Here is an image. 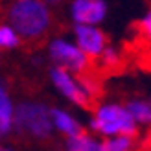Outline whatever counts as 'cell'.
Returning a JSON list of instances; mask_svg holds the SVG:
<instances>
[{
    "label": "cell",
    "instance_id": "cell-1",
    "mask_svg": "<svg viewBox=\"0 0 151 151\" xmlns=\"http://www.w3.org/2000/svg\"><path fill=\"white\" fill-rule=\"evenodd\" d=\"M9 22L13 32L20 33L24 39H35L42 35L50 26V11L42 2L35 0H20L15 2L9 9Z\"/></svg>",
    "mask_w": 151,
    "mask_h": 151
},
{
    "label": "cell",
    "instance_id": "cell-2",
    "mask_svg": "<svg viewBox=\"0 0 151 151\" xmlns=\"http://www.w3.org/2000/svg\"><path fill=\"white\" fill-rule=\"evenodd\" d=\"M13 125L20 133H29L37 138H46L52 133L50 111L41 103L24 101L17 109H13Z\"/></svg>",
    "mask_w": 151,
    "mask_h": 151
},
{
    "label": "cell",
    "instance_id": "cell-3",
    "mask_svg": "<svg viewBox=\"0 0 151 151\" xmlns=\"http://www.w3.org/2000/svg\"><path fill=\"white\" fill-rule=\"evenodd\" d=\"M90 127L101 134H120V137H127V138L137 137V122L120 105L100 107Z\"/></svg>",
    "mask_w": 151,
    "mask_h": 151
},
{
    "label": "cell",
    "instance_id": "cell-4",
    "mask_svg": "<svg viewBox=\"0 0 151 151\" xmlns=\"http://www.w3.org/2000/svg\"><path fill=\"white\" fill-rule=\"evenodd\" d=\"M50 55L59 65V68H63V70L68 68L76 74L87 72V65H88L87 55L78 46H74V44L66 42L63 39H55L50 44Z\"/></svg>",
    "mask_w": 151,
    "mask_h": 151
},
{
    "label": "cell",
    "instance_id": "cell-5",
    "mask_svg": "<svg viewBox=\"0 0 151 151\" xmlns=\"http://www.w3.org/2000/svg\"><path fill=\"white\" fill-rule=\"evenodd\" d=\"M52 79H54L55 87L61 90V92L68 98V100H72L74 103L81 105V107H90V105H92L88 94L81 88V85L66 70L59 68V66H57V68H54V70H52Z\"/></svg>",
    "mask_w": 151,
    "mask_h": 151
},
{
    "label": "cell",
    "instance_id": "cell-6",
    "mask_svg": "<svg viewBox=\"0 0 151 151\" xmlns=\"http://www.w3.org/2000/svg\"><path fill=\"white\" fill-rule=\"evenodd\" d=\"M107 7L101 0H78L72 4V17L79 26H92L103 20Z\"/></svg>",
    "mask_w": 151,
    "mask_h": 151
},
{
    "label": "cell",
    "instance_id": "cell-7",
    "mask_svg": "<svg viewBox=\"0 0 151 151\" xmlns=\"http://www.w3.org/2000/svg\"><path fill=\"white\" fill-rule=\"evenodd\" d=\"M76 39H78L79 50L85 55L98 57L105 50V35L94 26H76Z\"/></svg>",
    "mask_w": 151,
    "mask_h": 151
},
{
    "label": "cell",
    "instance_id": "cell-8",
    "mask_svg": "<svg viewBox=\"0 0 151 151\" xmlns=\"http://www.w3.org/2000/svg\"><path fill=\"white\" fill-rule=\"evenodd\" d=\"M50 118H52V124H54L59 131H63L65 134H68L70 138L81 133V125L76 122L70 114H66V112H63V111L52 109L50 111Z\"/></svg>",
    "mask_w": 151,
    "mask_h": 151
},
{
    "label": "cell",
    "instance_id": "cell-9",
    "mask_svg": "<svg viewBox=\"0 0 151 151\" xmlns=\"http://www.w3.org/2000/svg\"><path fill=\"white\" fill-rule=\"evenodd\" d=\"M13 124V105L6 88L0 87V137L9 133Z\"/></svg>",
    "mask_w": 151,
    "mask_h": 151
},
{
    "label": "cell",
    "instance_id": "cell-10",
    "mask_svg": "<svg viewBox=\"0 0 151 151\" xmlns=\"http://www.w3.org/2000/svg\"><path fill=\"white\" fill-rule=\"evenodd\" d=\"M125 111L131 114L134 122L151 124V101H129Z\"/></svg>",
    "mask_w": 151,
    "mask_h": 151
},
{
    "label": "cell",
    "instance_id": "cell-11",
    "mask_svg": "<svg viewBox=\"0 0 151 151\" xmlns=\"http://www.w3.org/2000/svg\"><path fill=\"white\" fill-rule=\"evenodd\" d=\"M68 151H100V144L81 131L79 134L68 138Z\"/></svg>",
    "mask_w": 151,
    "mask_h": 151
},
{
    "label": "cell",
    "instance_id": "cell-12",
    "mask_svg": "<svg viewBox=\"0 0 151 151\" xmlns=\"http://www.w3.org/2000/svg\"><path fill=\"white\" fill-rule=\"evenodd\" d=\"M133 146V138L127 137H118V138H111L100 144V151H129Z\"/></svg>",
    "mask_w": 151,
    "mask_h": 151
},
{
    "label": "cell",
    "instance_id": "cell-13",
    "mask_svg": "<svg viewBox=\"0 0 151 151\" xmlns=\"http://www.w3.org/2000/svg\"><path fill=\"white\" fill-rule=\"evenodd\" d=\"M101 65L105 66L107 70H112V68H118L120 65H122V57H120V54L114 50V48H105L101 52Z\"/></svg>",
    "mask_w": 151,
    "mask_h": 151
},
{
    "label": "cell",
    "instance_id": "cell-14",
    "mask_svg": "<svg viewBox=\"0 0 151 151\" xmlns=\"http://www.w3.org/2000/svg\"><path fill=\"white\" fill-rule=\"evenodd\" d=\"M19 44V35L9 26H0V48H15Z\"/></svg>",
    "mask_w": 151,
    "mask_h": 151
},
{
    "label": "cell",
    "instance_id": "cell-15",
    "mask_svg": "<svg viewBox=\"0 0 151 151\" xmlns=\"http://www.w3.org/2000/svg\"><path fill=\"white\" fill-rule=\"evenodd\" d=\"M138 32H140V39H146V42L151 44V11L140 20Z\"/></svg>",
    "mask_w": 151,
    "mask_h": 151
},
{
    "label": "cell",
    "instance_id": "cell-16",
    "mask_svg": "<svg viewBox=\"0 0 151 151\" xmlns=\"http://www.w3.org/2000/svg\"><path fill=\"white\" fill-rule=\"evenodd\" d=\"M2 151H7V149H2Z\"/></svg>",
    "mask_w": 151,
    "mask_h": 151
},
{
    "label": "cell",
    "instance_id": "cell-17",
    "mask_svg": "<svg viewBox=\"0 0 151 151\" xmlns=\"http://www.w3.org/2000/svg\"><path fill=\"white\" fill-rule=\"evenodd\" d=\"M0 151H2V149H0Z\"/></svg>",
    "mask_w": 151,
    "mask_h": 151
}]
</instances>
